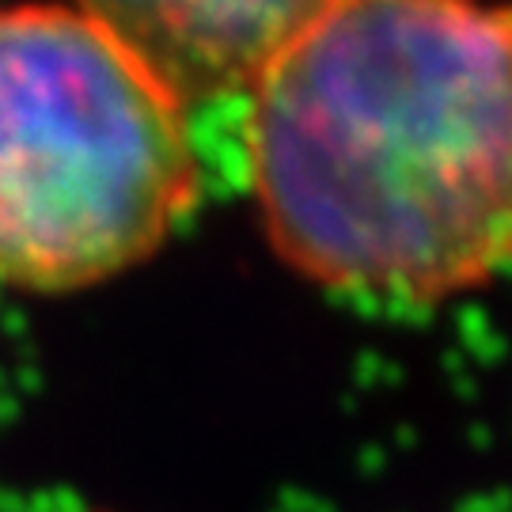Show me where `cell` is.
Masks as SVG:
<instances>
[{
	"instance_id": "obj_3",
	"label": "cell",
	"mask_w": 512,
	"mask_h": 512,
	"mask_svg": "<svg viewBox=\"0 0 512 512\" xmlns=\"http://www.w3.org/2000/svg\"><path fill=\"white\" fill-rule=\"evenodd\" d=\"M186 107L255 95L315 0L285 4H99Z\"/></svg>"
},
{
	"instance_id": "obj_2",
	"label": "cell",
	"mask_w": 512,
	"mask_h": 512,
	"mask_svg": "<svg viewBox=\"0 0 512 512\" xmlns=\"http://www.w3.org/2000/svg\"><path fill=\"white\" fill-rule=\"evenodd\" d=\"M186 110L99 4L0 8V285L145 266L202 198Z\"/></svg>"
},
{
	"instance_id": "obj_1",
	"label": "cell",
	"mask_w": 512,
	"mask_h": 512,
	"mask_svg": "<svg viewBox=\"0 0 512 512\" xmlns=\"http://www.w3.org/2000/svg\"><path fill=\"white\" fill-rule=\"evenodd\" d=\"M281 262L444 300L512 266V4L315 0L247 114Z\"/></svg>"
}]
</instances>
